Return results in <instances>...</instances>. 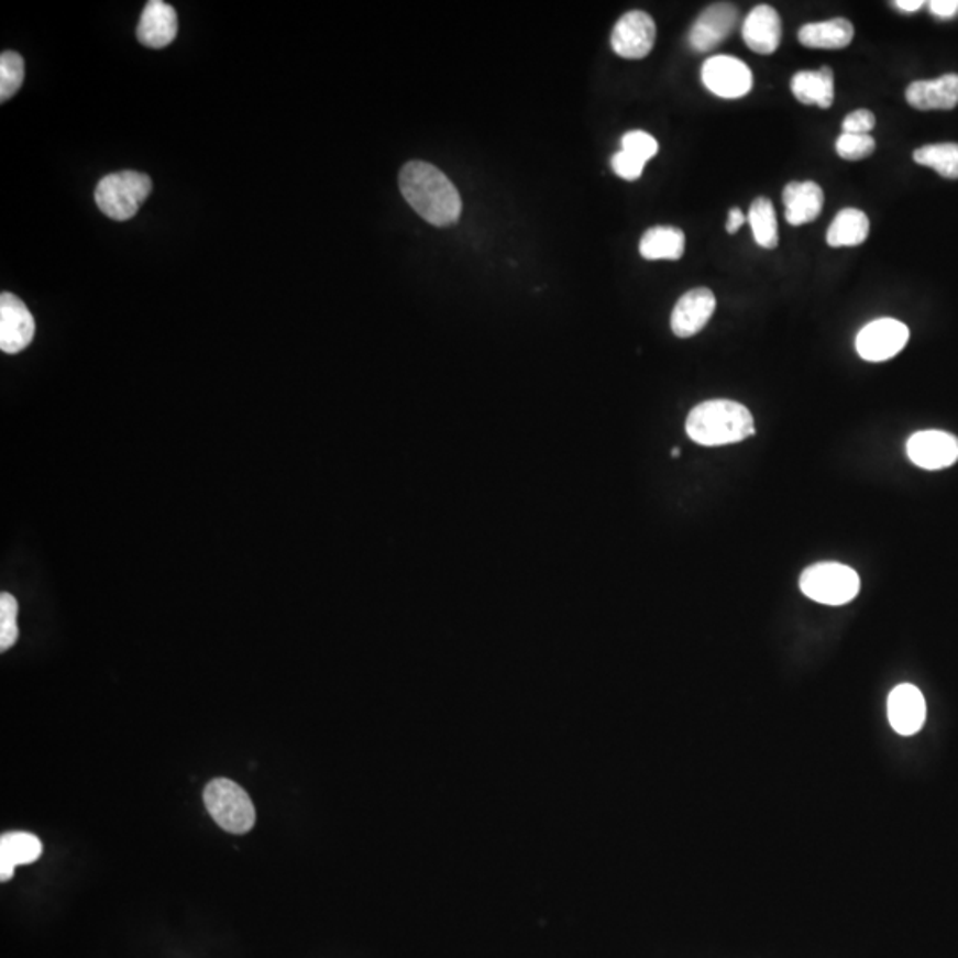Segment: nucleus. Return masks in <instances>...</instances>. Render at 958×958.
I'll return each instance as SVG.
<instances>
[{"mask_svg":"<svg viewBox=\"0 0 958 958\" xmlns=\"http://www.w3.org/2000/svg\"><path fill=\"white\" fill-rule=\"evenodd\" d=\"M25 66L16 52L5 51L0 56V101L13 98L22 88Z\"/></svg>","mask_w":958,"mask_h":958,"instance_id":"obj_25","label":"nucleus"},{"mask_svg":"<svg viewBox=\"0 0 958 958\" xmlns=\"http://www.w3.org/2000/svg\"><path fill=\"white\" fill-rule=\"evenodd\" d=\"M928 5H931L932 13L939 19H951L958 13V0H932Z\"/></svg>","mask_w":958,"mask_h":958,"instance_id":"obj_31","label":"nucleus"},{"mask_svg":"<svg viewBox=\"0 0 958 958\" xmlns=\"http://www.w3.org/2000/svg\"><path fill=\"white\" fill-rule=\"evenodd\" d=\"M671 454H673V456H679V454H680L679 448H674V450L671 451Z\"/></svg>","mask_w":958,"mask_h":958,"instance_id":"obj_34","label":"nucleus"},{"mask_svg":"<svg viewBox=\"0 0 958 958\" xmlns=\"http://www.w3.org/2000/svg\"><path fill=\"white\" fill-rule=\"evenodd\" d=\"M153 184L150 176L137 170H121L100 179L95 190V201L103 216L112 221H130L139 208L150 198Z\"/></svg>","mask_w":958,"mask_h":958,"instance_id":"obj_3","label":"nucleus"},{"mask_svg":"<svg viewBox=\"0 0 958 958\" xmlns=\"http://www.w3.org/2000/svg\"><path fill=\"white\" fill-rule=\"evenodd\" d=\"M801 592L824 606H844L858 596L861 581L856 570L841 563H816L799 579Z\"/></svg>","mask_w":958,"mask_h":958,"instance_id":"obj_5","label":"nucleus"},{"mask_svg":"<svg viewBox=\"0 0 958 958\" xmlns=\"http://www.w3.org/2000/svg\"><path fill=\"white\" fill-rule=\"evenodd\" d=\"M876 139L858 133H841L836 141V153L845 161H862L876 152Z\"/></svg>","mask_w":958,"mask_h":958,"instance_id":"obj_27","label":"nucleus"},{"mask_svg":"<svg viewBox=\"0 0 958 958\" xmlns=\"http://www.w3.org/2000/svg\"><path fill=\"white\" fill-rule=\"evenodd\" d=\"M685 431L696 444L714 448L746 441L757 430L751 412L742 404L731 399H711L691 410Z\"/></svg>","mask_w":958,"mask_h":958,"instance_id":"obj_2","label":"nucleus"},{"mask_svg":"<svg viewBox=\"0 0 958 958\" xmlns=\"http://www.w3.org/2000/svg\"><path fill=\"white\" fill-rule=\"evenodd\" d=\"M399 190L414 211L430 224L445 228L459 222L462 198L448 176L428 162L412 161L399 170Z\"/></svg>","mask_w":958,"mask_h":958,"instance_id":"obj_1","label":"nucleus"},{"mask_svg":"<svg viewBox=\"0 0 958 958\" xmlns=\"http://www.w3.org/2000/svg\"><path fill=\"white\" fill-rule=\"evenodd\" d=\"M905 100L917 111H951L958 106V75L916 80L905 91Z\"/></svg>","mask_w":958,"mask_h":958,"instance_id":"obj_15","label":"nucleus"},{"mask_svg":"<svg viewBox=\"0 0 958 958\" xmlns=\"http://www.w3.org/2000/svg\"><path fill=\"white\" fill-rule=\"evenodd\" d=\"M888 716L896 734L911 737L925 725L926 703L922 691L911 683H902L891 691Z\"/></svg>","mask_w":958,"mask_h":958,"instance_id":"obj_13","label":"nucleus"},{"mask_svg":"<svg viewBox=\"0 0 958 958\" xmlns=\"http://www.w3.org/2000/svg\"><path fill=\"white\" fill-rule=\"evenodd\" d=\"M781 34L780 13L772 5H757L742 25L744 42L761 56H771L780 48Z\"/></svg>","mask_w":958,"mask_h":958,"instance_id":"obj_14","label":"nucleus"},{"mask_svg":"<svg viewBox=\"0 0 958 958\" xmlns=\"http://www.w3.org/2000/svg\"><path fill=\"white\" fill-rule=\"evenodd\" d=\"M656 22L647 11H628L616 22L610 46L619 57L642 59L656 45Z\"/></svg>","mask_w":958,"mask_h":958,"instance_id":"obj_7","label":"nucleus"},{"mask_svg":"<svg viewBox=\"0 0 958 958\" xmlns=\"http://www.w3.org/2000/svg\"><path fill=\"white\" fill-rule=\"evenodd\" d=\"M19 602L10 593L0 595V651H8L19 639Z\"/></svg>","mask_w":958,"mask_h":958,"instance_id":"obj_26","label":"nucleus"},{"mask_svg":"<svg viewBox=\"0 0 958 958\" xmlns=\"http://www.w3.org/2000/svg\"><path fill=\"white\" fill-rule=\"evenodd\" d=\"M702 78L708 91L728 100L746 97L752 89L751 69L737 57H711L703 65Z\"/></svg>","mask_w":958,"mask_h":958,"instance_id":"obj_8","label":"nucleus"},{"mask_svg":"<svg viewBox=\"0 0 958 958\" xmlns=\"http://www.w3.org/2000/svg\"><path fill=\"white\" fill-rule=\"evenodd\" d=\"M748 221L751 224L752 236H755L760 247H778V243H780L778 217H775L774 205H772L771 199H755L751 202V207H749Z\"/></svg>","mask_w":958,"mask_h":958,"instance_id":"obj_23","label":"nucleus"},{"mask_svg":"<svg viewBox=\"0 0 958 958\" xmlns=\"http://www.w3.org/2000/svg\"><path fill=\"white\" fill-rule=\"evenodd\" d=\"M43 852L40 839L29 833H8L0 838V881L8 882L19 865L37 861Z\"/></svg>","mask_w":958,"mask_h":958,"instance_id":"obj_19","label":"nucleus"},{"mask_svg":"<svg viewBox=\"0 0 958 958\" xmlns=\"http://www.w3.org/2000/svg\"><path fill=\"white\" fill-rule=\"evenodd\" d=\"M202 799L217 826L231 835H245L253 829L256 810L249 793L240 784L225 778H217L207 784Z\"/></svg>","mask_w":958,"mask_h":958,"instance_id":"obj_4","label":"nucleus"},{"mask_svg":"<svg viewBox=\"0 0 958 958\" xmlns=\"http://www.w3.org/2000/svg\"><path fill=\"white\" fill-rule=\"evenodd\" d=\"M852 40L854 25L845 19L806 23L799 31V42L807 48H818V51H841L850 45Z\"/></svg>","mask_w":958,"mask_h":958,"instance_id":"obj_20","label":"nucleus"},{"mask_svg":"<svg viewBox=\"0 0 958 958\" xmlns=\"http://www.w3.org/2000/svg\"><path fill=\"white\" fill-rule=\"evenodd\" d=\"M893 5L903 13H914V11L922 10L925 2L923 0H896Z\"/></svg>","mask_w":958,"mask_h":958,"instance_id":"obj_33","label":"nucleus"},{"mask_svg":"<svg viewBox=\"0 0 958 958\" xmlns=\"http://www.w3.org/2000/svg\"><path fill=\"white\" fill-rule=\"evenodd\" d=\"M870 221L867 213L858 208H844L830 222L827 243L830 247H856L867 242Z\"/></svg>","mask_w":958,"mask_h":958,"instance_id":"obj_22","label":"nucleus"},{"mask_svg":"<svg viewBox=\"0 0 958 958\" xmlns=\"http://www.w3.org/2000/svg\"><path fill=\"white\" fill-rule=\"evenodd\" d=\"M907 456L926 471L951 467L958 460V439L946 431H917L907 441Z\"/></svg>","mask_w":958,"mask_h":958,"instance_id":"obj_10","label":"nucleus"},{"mask_svg":"<svg viewBox=\"0 0 958 958\" xmlns=\"http://www.w3.org/2000/svg\"><path fill=\"white\" fill-rule=\"evenodd\" d=\"M621 150L638 156L639 161L648 162L659 152V143L651 137L650 133L632 130V132L625 133L624 139H621Z\"/></svg>","mask_w":958,"mask_h":958,"instance_id":"obj_28","label":"nucleus"},{"mask_svg":"<svg viewBox=\"0 0 958 958\" xmlns=\"http://www.w3.org/2000/svg\"><path fill=\"white\" fill-rule=\"evenodd\" d=\"M716 311V295L712 289L696 288L680 297L671 315V329L679 338H693L705 329Z\"/></svg>","mask_w":958,"mask_h":958,"instance_id":"obj_12","label":"nucleus"},{"mask_svg":"<svg viewBox=\"0 0 958 958\" xmlns=\"http://www.w3.org/2000/svg\"><path fill=\"white\" fill-rule=\"evenodd\" d=\"M793 97L804 106H816L829 109L835 100V74L829 66H822L816 71H799L792 77Z\"/></svg>","mask_w":958,"mask_h":958,"instance_id":"obj_18","label":"nucleus"},{"mask_svg":"<svg viewBox=\"0 0 958 958\" xmlns=\"http://www.w3.org/2000/svg\"><path fill=\"white\" fill-rule=\"evenodd\" d=\"M176 34L178 14L175 8L162 0H150L139 20V42L150 48H164L175 42Z\"/></svg>","mask_w":958,"mask_h":958,"instance_id":"obj_16","label":"nucleus"},{"mask_svg":"<svg viewBox=\"0 0 958 958\" xmlns=\"http://www.w3.org/2000/svg\"><path fill=\"white\" fill-rule=\"evenodd\" d=\"M36 332L33 312L16 295H0V349L5 353H19L27 349Z\"/></svg>","mask_w":958,"mask_h":958,"instance_id":"obj_9","label":"nucleus"},{"mask_svg":"<svg viewBox=\"0 0 958 958\" xmlns=\"http://www.w3.org/2000/svg\"><path fill=\"white\" fill-rule=\"evenodd\" d=\"M744 222H746V217H744L740 208H731L728 213V222H726V231H728L729 234L737 233V231L742 228Z\"/></svg>","mask_w":958,"mask_h":958,"instance_id":"obj_32","label":"nucleus"},{"mask_svg":"<svg viewBox=\"0 0 958 958\" xmlns=\"http://www.w3.org/2000/svg\"><path fill=\"white\" fill-rule=\"evenodd\" d=\"M876 115L867 109H859L848 114L844 120L845 133H858V135H868L871 130L876 129Z\"/></svg>","mask_w":958,"mask_h":958,"instance_id":"obj_30","label":"nucleus"},{"mask_svg":"<svg viewBox=\"0 0 958 958\" xmlns=\"http://www.w3.org/2000/svg\"><path fill=\"white\" fill-rule=\"evenodd\" d=\"M737 22L738 10L734 4L728 2L712 4L693 23L689 33V43L696 52L714 51L734 33Z\"/></svg>","mask_w":958,"mask_h":958,"instance_id":"obj_11","label":"nucleus"},{"mask_svg":"<svg viewBox=\"0 0 958 958\" xmlns=\"http://www.w3.org/2000/svg\"><path fill=\"white\" fill-rule=\"evenodd\" d=\"M914 162L937 170L943 178L958 179V144H928L917 147Z\"/></svg>","mask_w":958,"mask_h":958,"instance_id":"obj_24","label":"nucleus"},{"mask_svg":"<svg viewBox=\"0 0 958 958\" xmlns=\"http://www.w3.org/2000/svg\"><path fill=\"white\" fill-rule=\"evenodd\" d=\"M909 327L893 318L873 320L862 327L856 340V349L868 363H884L902 352L909 343Z\"/></svg>","mask_w":958,"mask_h":958,"instance_id":"obj_6","label":"nucleus"},{"mask_svg":"<svg viewBox=\"0 0 958 958\" xmlns=\"http://www.w3.org/2000/svg\"><path fill=\"white\" fill-rule=\"evenodd\" d=\"M783 202L789 224H810L822 213L824 190L815 181H792L784 187Z\"/></svg>","mask_w":958,"mask_h":958,"instance_id":"obj_17","label":"nucleus"},{"mask_svg":"<svg viewBox=\"0 0 958 958\" xmlns=\"http://www.w3.org/2000/svg\"><path fill=\"white\" fill-rule=\"evenodd\" d=\"M645 166H647V162L639 161L638 156L630 155V153L624 152V150H619L610 158V167H613L616 175L619 178L628 179V181L638 179L642 175Z\"/></svg>","mask_w":958,"mask_h":958,"instance_id":"obj_29","label":"nucleus"},{"mask_svg":"<svg viewBox=\"0 0 958 958\" xmlns=\"http://www.w3.org/2000/svg\"><path fill=\"white\" fill-rule=\"evenodd\" d=\"M685 251V234L673 225H656L642 234L639 253L645 260H671L676 262Z\"/></svg>","mask_w":958,"mask_h":958,"instance_id":"obj_21","label":"nucleus"}]
</instances>
